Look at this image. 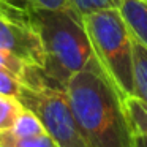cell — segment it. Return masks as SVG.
I'll return each mask as SVG.
<instances>
[{
	"instance_id": "1",
	"label": "cell",
	"mask_w": 147,
	"mask_h": 147,
	"mask_svg": "<svg viewBox=\"0 0 147 147\" xmlns=\"http://www.w3.org/2000/svg\"><path fill=\"white\" fill-rule=\"evenodd\" d=\"M65 92L89 147H134L122 95L100 63L73 74Z\"/></svg>"
},
{
	"instance_id": "2",
	"label": "cell",
	"mask_w": 147,
	"mask_h": 147,
	"mask_svg": "<svg viewBox=\"0 0 147 147\" xmlns=\"http://www.w3.org/2000/svg\"><path fill=\"white\" fill-rule=\"evenodd\" d=\"M30 19L36 26L45 48L43 76L65 89L73 74L98 65L82 18L68 8L32 10Z\"/></svg>"
},
{
	"instance_id": "3",
	"label": "cell",
	"mask_w": 147,
	"mask_h": 147,
	"mask_svg": "<svg viewBox=\"0 0 147 147\" xmlns=\"http://www.w3.org/2000/svg\"><path fill=\"white\" fill-rule=\"evenodd\" d=\"M101 70L122 96L134 93L133 36L120 10H103L82 18Z\"/></svg>"
},
{
	"instance_id": "4",
	"label": "cell",
	"mask_w": 147,
	"mask_h": 147,
	"mask_svg": "<svg viewBox=\"0 0 147 147\" xmlns=\"http://www.w3.org/2000/svg\"><path fill=\"white\" fill-rule=\"evenodd\" d=\"M19 101L40 119L59 147H89L76 123L65 89L51 84L40 70L33 71L24 82Z\"/></svg>"
},
{
	"instance_id": "5",
	"label": "cell",
	"mask_w": 147,
	"mask_h": 147,
	"mask_svg": "<svg viewBox=\"0 0 147 147\" xmlns=\"http://www.w3.org/2000/svg\"><path fill=\"white\" fill-rule=\"evenodd\" d=\"M0 49L16 55L30 68H45L43 40L30 18L0 14Z\"/></svg>"
},
{
	"instance_id": "6",
	"label": "cell",
	"mask_w": 147,
	"mask_h": 147,
	"mask_svg": "<svg viewBox=\"0 0 147 147\" xmlns=\"http://www.w3.org/2000/svg\"><path fill=\"white\" fill-rule=\"evenodd\" d=\"M120 14L131 36L147 48V2L144 0H122Z\"/></svg>"
},
{
	"instance_id": "7",
	"label": "cell",
	"mask_w": 147,
	"mask_h": 147,
	"mask_svg": "<svg viewBox=\"0 0 147 147\" xmlns=\"http://www.w3.org/2000/svg\"><path fill=\"white\" fill-rule=\"evenodd\" d=\"M122 105L133 136L147 138V103L134 95L122 96Z\"/></svg>"
},
{
	"instance_id": "8",
	"label": "cell",
	"mask_w": 147,
	"mask_h": 147,
	"mask_svg": "<svg viewBox=\"0 0 147 147\" xmlns=\"http://www.w3.org/2000/svg\"><path fill=\"white\" fill-rule=\"evenodd\" d=\"M133 63H134L133 95L147 103V48L136 40L133 41Z\"/></svg>"
},
{
	"instance_id": "9",
	"label": "cell",
	"mask_w": 147,
	"mask_h": 147,
	"mask_svg": "<svg viewBox=\"0 0 147 147\" xmlns=\"http://www.w3.org/2000/svg\"><path fill=\"white\" fill-rule=\"evenodd\" d=\"M8 131L18 138H32V136H40V134H48L45 127H43V123L40 122V119L27 108L18 117L13 128Z\"/></svg>"
},
{
	"instance_id": "10",
	"label": "cell",
	"mask_w": 147,
	"mask_h": 147,
	"mask_svg": "<svg viewBox=\"0 0 147 147\" xmlns=\"http://www.w3.org/2000/svg\"><path fill=\"white\" fill-rule=\"evenodd\" d=\"M24 109L26 108L19 101V98L0 93V133L13 128Z\"/></svg>"
},
{
	"instance_id": "11",
	"label": "cell",
	"mask_w": 147,
	"mask_h": 147,
	"mask_svg": "<svg viewBox=\"0 0 147 147\" xmlns=\"http://www.w3.org/2000/svg\"><path fill=\"white\" fill-rule=\"evenodd\" d=\"M122 0H68L67 8L79 18L103 10H119Z\"/></svg>"
},
{
	"instance_id": "12",
	"label": "cell",
	"mask_w": 147,
	"mask_h": 147,
	"mask_svg": "<svg viewBox=\"0 0 147 147\" xmlns=\"http://www.w3.org/2000/svg\"><path fill=\"white\" fill-rule=\"evenodd\" d=\"M0 147H59V144L49 134H40L32 138H18L10 131L0 133Z\"/></svg>"
},
{
	"instance_id": "13",
	"label": "cell",
	"mask_w": 147,
	"mask_h": 147,
	"mask_svg": "<svg viewBox=\"0 0 147 147\" xmlns=\"http://www.w3.org/2000/svg\"><path fill=\"white\" fill-rule=\"evenodd\" d=\"M0 68L10 71L11 74L21 79L22 82H27L30 78V74L35 71V68H30L27 63H24L21 59H18L16 55L10 54V52L0 49Z\"/></svg>"
},
{
	"instance_id": "14",
	"label": "cell",
	"mask_w": 147,
	"mask_h": 147,
	"mask_svg": "<svg viewBox=\"0 0 147 147\" xmlns=\"http://www.w3.org/2000/svg\"><path fill=\"white\" fill-rule=\"evenodd\" d=\"M22 86H24V82L21 79H18L10 71L0 68V93L2 95H10V96L19 98Z\"/></svg>"
},
{
	"instance_id": "15",
	"label": "cell",
	"mask_w": 147,
	"mask_h": 147,
	"mask_svg": "<svg viewBox=\"0 0 147 147\" xmlns=\"http://www.w3.org/2000/svg\"><path fill=\"white\" fill-rule=\"evenodd\" d=\"M30 11L32 8L27 0H0V14L29 18Z\"/></svg>"
},
{
	"instance_id": "16",
	"label": "cell",
	"mask_w": 147,
	"mask_h": 147,
	"mask_svg": "<svg viewBox=\"0 0 147 147\" xmlns=\"http://www.w3.org/2000/svg\"><path fill=\"white\" fill-rule=\"evenodd\" d=\"M32 10H62L68 0H27Z\"/></svg>"
},
{
	"instance_id": "17",
	"label": "cell",
	"mask_w": 147,
	"mask_h": 147,
	"mask_svg": "<svg viewBox=\"0 0 147 147\" xmlns=\"http://www.w3.org/2000/svg\"><path fill=\"white\" fill-rule=\"evenodd\" d=\"M134 147H147V138L134 136Z\"/></svg>"
},
{
	"instance_id": "18",
	"label": "cell",
	"mask_w": 147,
	"mask_h": 147,
	"mask_svg": "<svg viewBox=\"0 0 147 147\" xmlns=\"http://www.w3.org/2000/svg\"><path fill=\"white\" fill-rule=\"evenodd\" d=\"M144 2H147V0H144Z\"/></svg>"
}]
</instances>
